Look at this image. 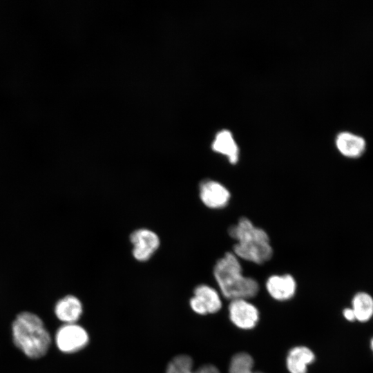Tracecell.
<instances>
[{
	"mask_svg": "<svg viewBox=\"0 0 373 373\" xmlns=\"http://www.w3.org/2000/svg\"><path fill=\"white\" fill-rule=\"evenodd\" d=\"M166 373H220L213 365L206 364L193 370V361L186 354H179L168 363Z\"/></svg>",
	"mask_w": 373,
	"mask_h": 373,
	"instance_id": "14",
	"label": "cell"
},
{
	"mask_svg": "<svg viewBox=\"0 0 373 373\" xmlns=\"http://www.w3.org/2000/svg\"><path fill=\"white\" fill-rule=\"evenodd\" d=\"M130 241L133 245V257L141 262L149 260L160 245L157 234L144 228L133 231L130 236Z\"/></svg>",
	"mask_w": 373,
	"mask_h": 373,
	"instance_id": "5",
	"label": "cell"
},
{
	"mask_svg": "<svg viewBox=\"0 0 373 373\" xmlns=\"http://www.w3.org/2000/svg\"><path fill=\"white\" fill-rule=\"evenodd\" d=\"M189 304L193 311L200 315L216 313L222 306L217 291L204 284L199 285L194 289Z\"/></svg>",
	"mask_w": 373,
	"mask_h": 373,
	"instance_id": "6",
	"label": "cell"
},
{
	"mask_svg": "<svg viewBox=\"0 0 373 373\" xmlns=\"http://www.w3.org/2000/svg\"><path fill=\"white\" fill-rule=\"evenodd\" d=\"M15 345L27 357L37 359L48 352L52 338L42 319L30 312L19 313L12 323Z\"/></svg>",
	"mask_w": 373,
	"mask_h": 373,
	"instance_id": "2",
	"label": "cell"
},
{
	"mask_svg": "<svg viewBox=\"0 0 373 373\" xmlns=\"http://www.w3.org/2000/svg\"><path fill=\"white\" fill-rule=\"evenodd\" d=\"M55 341L60 352L72 354L84 348L88 343L89 336L86 330L77 323H67L58 328Z\"/></svg>",
	"mask_w": 373,
	"mask_h": 373,
	"instance_id": "4",
	"label": "cell"
},
{
	"mask_svg": "<svg viewBox=\"0 0 373 373\" xmlns=\"http://www.w3.org/2000/svg\"><path fill=\"white\" fill-rule=\"evenodd\" d=\"M352 309L356 320L367 321L373 315V298L366 292L356 293L352 300Z\"/></svg>",
	"mask_w": 373,
	"mask_h": 373,
	"instance_id": "15",
	"label": "cell"
},
{
	"mask_svg": "<svg viewBox=\"0 0 373 373\" xmlns=\"http://www.w3.org/2000/svg\"><path fill=\"white\" fill-rule=\"evenodd\" d=\"M199 196L208 208L220 209L225 207L231 199L228 189L219 182L204 180L199 186Z\"/></svg>",
	"mask_w": 373,
	"mask_h": 373,
	"instance_id": "7",
	"label": "cell"
},
{
	"mask_svg": "<svg viewBox=\"0 0 373 373\" xmlns=\"http://www.w3.org/2000/svg\"><path fill=\"white\" fill-rule=\"evenodd\" d=\"M54 312L56 317L64 324L76 323L83 312L82 303L77 297L67 295L56 303Z\"/></svg>",
	"mask_w": 373,
	"mask_h": 373,
	"instance_id": "10",
	"label": "cell"
},
{
	"mask_svg": "<svg viewBox=\"0 0 373 373\" xmlns=\"http://www.w3.org/2000/svg\"><path fill=\"white\" fill-rule=\"evenodd\" d=\"M266 289L275 300L283 301L292 298L296 292V283L288 274L272 275L266 281Z\"/></svg>",
	"mask_w": 373,
	"mask_h": 373,
	"instance_id": "9",
	"label": "cell"
},
{
	"mask_svg": "<svg viewBox=\"0 0 373 373\" xmlns=\"http://www.w3.org/2000/svg\"><path fill=\"white\" fill-rule=\"evenodd\" d=\"M212 149L226 156L231 164H235L239 160V149L228 130H222L216 135L211 145Z\"/></svg>",
	"mask_w": 373,
	"mask_h": 373,
	"instance_id": "12",
	"label": "cell"
},
{
	"mask_svg": "<svg viewBox=\"0 0 373 373\" xmlns=\"http://www.w3.org/2000/svg\"><path fill=\"white\" fill-rule=\"evenodd\" d=\"M254 359L247 353L240 352L236 354L231 358L229 373H262L254 372Z\"/></svg>",
	"mask_w": 373,
	"mask_h": 373,
	"instance_id": "16",
	"label": "cell"
},
{
	"mask_svg": "<svg viewBox=\"0 0 373 373\" xmlns=\"http://www.w3.org/2000/svg\"><path fill=\"white\" fill-rule=\"evenodd\" d=\"M229 312L231 322L242 329L254 328L259 320L258 309L247 299L231 300Z\"/></svg>",
	"mask_w": 373,
	"mask_h": 373,
	"instance_id": "8",
	"label": "cell"
},
{
	"mask_svg": "<svg viewBox=\"0 0 373 373\" xmlns=\"http://www.w3.org/2000/svg\"><path fill=\"white\" fill-rule=\"evenodd\" d=\"M343 314L345 318L349 321H354L356 320L354 312L352 308H345L343 310Z\"/></svg>",
	"mask_w": 373,
	"mask_h": 373,
	"instance_id": "17",
	"label": "cell"
},
{
	"mask_svg": "<svg viewBox=\"0 0 373 373\" xmlns=\"http://www.w3.org/2000/svg\"><path fill=\"white\" fill-rule=\"evenodd\" d=\"M370 347L373 352V338L371 339V341H370Z\"/></svg>",
	"mask_w": 373,
	"mask_h": 373,
	"instance_id": "18",
	"label": "cell"
},
{
	"mask_svg": "<svg viewBox=\"0 0 373 373\" xmlns=\"http://www.w3.org/2000/svg\"><path fill=\"white\" fill-rule=\"evenodd\" d=\"M338 151L345 157L358 158L365 152L366 143L365 140L350 132H341L336 138Z\"/></svg>",
	"mask_w": 373,
	"mask_h": 373,
	"instance_id": "11",
	"label": "cell"
},
{
	"mask_svg": "<svg viewBox=\"0 0 373 373\" xmlns=\"http://www.w3.org/2000/svg\"><path fill=\"white\" fill-rule=\"evenodd\" d=\"M315 360L313 352L307 347H293L287 357V367L290 373H307V366Z\"/></svg>",
	"mask_w": 373,
	"mask_h": 373,
	"instance_id": "13",
	"label": "cell"
},
{
	"mask_svg": "<svg viewBox=\"0 0 373 373\" xmlns=\"http://www.w3.org/2000/svg\"><path fill=\"white\" fill-rule=\"evenodd\" d=\"M228 233L236 240L233 253L239 259L260 265L271 258L273 249L267 233L249 218H240L228 229Z\"/></svg>",
	"mask_w": 373,
	"mask_h": 373,
	"instance_id": "1",
	"label": "cell"
},
{
	"mask_svg": "<svg viewBox=\"0 0 373 373\" xmlns=\"http://www.w3.org/2000/svg\"><path fill=\"white\" fill-rule=\"evenodd\" d=\"M213 276L222 295L231 300H248L258 293V282L243 275L240 259L233 252H227L218 260Z\"/></svg>",
	"mask_w": 373,
	"mask_h": 373,
	"instance_id": "3",
	"label": "cell"
}]
</instances>
